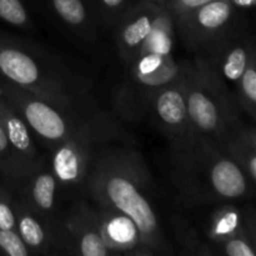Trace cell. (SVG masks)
Here are the masks:
<instances>
[{
    "label": "cell",
    "mask_w": 256,
    "mask_h": 256,
    "mask_svg": "<svg viewBox=\"0 0 256 256\" xmlns=\"http://www.w3.org/2000/svg\"><path fill=\"white\" fill-rule=\"evenodd\" d=\"M94 205L115 210L135 222L149 255H175L158 212L152 174L129 142L102 146L90 162L82 189Z\"/></svg>",
    "instance_id": "6da1fadb"
},
{
    "label": "cell",
    "mask_w": 256,
    "mask_h": 256,
    "mask_svg": "<svg viewBox=\"0 0 256 256\" xmlns=\"http://www.w3.org/2000/svg\"><path fill=\"white\" fill-rule=\"evenodd\" d=\"M215 254L225 256H255V244L246 235H238L212 246Z\"/></svg>",
    "instance_id": "cb8c5ba5"
},
{
    "label": "cell",
    "mask_w": 256,
    "mask_h": 256,
    "mask_svg": "<svg viewBox=\"0 0 256 256\" xmlns=\"http://www.w3.org/2000/svg\"><path fill=\"white\" fill-rule=\"evenodd\" d=\"M0 255L30 256V252L16 230L0 229Z\"/></svg>",
    "instance_id": "484cf974"
},
{
    "label": "cell",
    "mask_w": 256,
    "mask_h": 256,
    "mask_svg": "<svg viewBox=\"0 0 256 256\" xmlns=\"http://www.w3.org/2000/svg\"><path fill=\"white\" fill-rule=\"evenodd\" d=\"M0 20L25 32L34 30L32 20L22 0H0Z\"/></svg>",
    "instance_id": "603a6c76"
},
{
    "label": "cell",
    "mask_w": 256,
    "mask_h": 256,
    "mask_svg": "<svg viewBox=\"0 0 256 256\" xmlns=\"http://www.w3.org/2000/svg\"><path fill=\"white\" fill-rule=\"evenodd\" d=\"M0 125L4 129L25 178L42 155L25 120L2 96H0Z\"/></svg>",
    "instance_id": "9a60e30c"
},
{
    "label": "cell",
    "mask_w": 256,
    "mask_h": 256,
    "mask_svg": "<svg viewBox=\"0 0 256 256\" xmlns=\"http://www.w3.org/2000/svg\"><path fill=\"white\" fill-rule=\"evenodd\" d=\"M0 78L55 104L98 109L96 78L82 60L0 30Z\"/></svg>",
    "instance_id": "7a4b0ae2"
},
{
    "label": "cell",
    "mask_w": 256,
    "mask_h": 256,
    "mask_svg": "<svg viewBox=\"0 0 256 256\" xmlns=\"http://www.w3.org/2000/svg\"><path fill=\"white\" fill-rule=\"evenodd\" d=\"M2 96L22 115L32 134L52 152L96 110L65 106L0 78Z\"/></svg>",
    "instance_id": "8992f818"
},
{
    "label": "cell",
    "mask_w": 256,
    "mask_h": 256,
    "mask_svg": "<svg viewBox=\"0 0 256 256\" xmlns=\"http://www.w3.org/2000/svg\"><path fill=\"white\" fill-rule=\"evenodd\" d=\"M188 70L176 82L158 90L150 100L148 116L169 140L192 130L186 106Z\"/></svg>",
    "instance_id": "4fadbf2b"
},
{
    "label": "cell",
    "mask_w": 256,
    "mask_h": 256,
    "mask_svg": "<svg viewBox=\"0 0 256 256\" xmlns=\"http://www.w3.org/2000/svg\"><path fill=\"white\" fill-rule=\"evenodd\" d=\"M112 142H129V136L116 116L100 108L56 145L49 162L62 192L82 195L90 162L102 146Z\"/></svg>",
    "instance_id": "5b68a950"
},
{
    "label": "cell",
    "mask_w": 256,
    "mask_h": 256,
    "mask_svg": "<svg viewBox=\"0 0 256 256\" xmlns=\"http://www.w3.org/2000/svg\"><path fill=\"white\" fill-rule=\"evenodd\" d=\"M0 229L16 230L14 192L0 180Z\"/></svg>",
    "instance_id": "d4e9b609"
},
{
    "label": "cell",
    "mask_w": 256,
    "mask_h": 256,
    "mask_svg": "<svg viewBox=\"0 0 256 256\" xmlns=\"http://www.w3.org/2000/svg\"><path fill=\"white\" fill-rule=\"evenodd\" d=\"M150 2H158V4L164 5V2H165V0H150Z\"/></svg>",
    "instance_id": "f1b7e54d"
},
{
    "label": "cell",
    "mask_w": 256,
    "mask_h": 256,
    "mask_svg": "<svg viewBox=\"0 0 256 256\" xmlns=\"http://www.w3.org/2000/svg\"><path fill=\"white\" fill-rule=\"evenodd\" d=\"M230 2H232V4L234 5L238 12H242L252 9L255 6L256 0H230Z\"/></svg>",
    "instance_id": "83f0119b"
},
{
    "label": "cell",
    "mask_w": 256,
    "mask_h": 256,
    "mask_svg": "<svg viewBox=\"0 0 256 256\" xmlns=\"http://www.w3.org/2000/svg\"><path fill=\"white\" fill-rule=\"evenodd\" d=\"M255 52L254 38L248 32L246 25L239 20L204 55L209 58L212 66L228 86L232 85L235 89L246 68L250 55Z\"/></svg>",
    "instance_id": "8fae6325"
},
{
    "label": "cell",
    "mask_w": 256,
    "mask_h": 256,
    "mask_svg": "<svg viewBox=\"0 0 256 256\" xmlns=\"http://www.w3.org/2000/svg\"><path fill=\"white\" fill-rule=\"evenodd\" d=\"M210 2L214 0H165L164 8L172 14V19H175Z\"/></svg>",
    "instance_id": "4316f807"
},
{
    "label": "cell",
    "mask_w": 256,
    "mask_h": 256,
    "mask_svg": "<svg viewBox=\"0 0 256 256\" xmlns=\"http://www.w3.org/2000/svg\"><path fill=\"white\" fill-rule=\"evenodd\" d=\"M169 142L168 179L184 205H216L252 196L255 185L214 139L190 130Z\"/></svg>",
    "instance_id": "3957f363"
},
{
    "label": "cell",
    "mask_w": 256,
    "mask_h": 256,
    "mask_svg": "<svg viewBox=\"0 0 256 256\" xmlns=\"http://www.w3.org/2000/svg\"><path fill=\"white\" fill-rule=\"evenodd\" d=\"M45 18L68 39L92 58H99L104 35L89 0H35Z\"/></svg>",
    "instance_id": "9c48e42d"
},
{
    "label": "cell",
    "mask_w": 256,
    "mask_h": 256,
    "mask_svg": "<svg viewBox=\"0 0 256 256\" xmlns=\"http://www.w3.org/2000/svg\"><path fill=\"white\" fill-rule=\"evenodd\" d=\"M136 0H89L102 32L112 34L122 15Z\"/></svg>",
    "instance_id": "44dd1931"
},
{
    "label": "cell",
    "mask_w": 256,
    "mask_h": 256,
    "mask_svg": "<svg viewBox=\"0 0 256 256\" xmlns=\"http://www.w3.org/2000/svg\"><path fill=\"white\" fill-rule=\"evenodd\" d=\"M14 194L54 232L58 219L64 209L60 205L64 192L50 166L49 158L40 156Z\"/></svg>",
    "instance_id": "30bf717a"
},
{
    "label": "cell",
    "mask_w": 256,
    "mask_h": 256,
    "mask_svg": "<svg viewBox=\"0 0 256 256\" xmlns=\"http://www.w3.org/2000/svg\"><path fill=\"white\" fill-rule=\"evenodd\" d=\"M0 180L12 192L19 189L24 180L22 168L18 162L2 125H0Z\"/></svg>",
    "instance_id": "7402d4cb"
},
{
    "label": "cell",
    "mask_w": 256,
    "mask_h": 256,
    "mask_svg": "<svg viewBox=\"0 0 256 256\" xmlns=\"http://www.w3.org/2000/svg\"><path fill=\"white\" fill-rule=\"evenodd\" d=\"M95 208L99 216L102 242L109 250L110 256L149 255L146 249L142 246L136 225L130 218L115 210L105 209L96 205Z\"/></svg>",
    "instance_id": "5bb4252c"
},
{
    "label": "cell",
    "mask_w": 256,
    "mask_h": 256,
    "mask_svg": "<svg viewBox=\"0 0 256 256\" xmlns=\"http://www.w3.org/2000/svg\"><path fill=\"white\" fill-rule=\"evenodd\" d=\"M226 154L242 168V172L252 182L256 184V132L255 128L244 122L232 130L220 142Z\"/></svg>",
    "instance_id": "e0dca14e"
},
{
    "label": "cell",
    "mask_w": 256,
    "mask_h": 256,
    "mask_svg": "<svg viewBox=\"0 0 256 256\" xmlns=\"http://www.w3.org/2000/svg\"><path fill=\"white\" fill-rule=\"evenodd\" d=\"M54 254L110 256L102 242L95 205L79 195L62 209L52 232Z\"/></svg>",
    "instance_id": "52a82bcc"
},
{
    "label": "cell",
    "mask_w": 256,
    "mask_h": 256,
    "mask_svg": "<svg viewBox=\"0 0 256 256\" xmlns=\"http://www.w3.org/2000/svg\"><path fill=\"white\" fill-rule=\"evenodd\" d=\"M164 5L150 0H136L118 22L114 32L118 58L129 68L136 58L142 42L152 32Z\"/></svg>",
    "instance_id": "7c38bea8"
},
{
    "label": "cell",
    "mask_w": 256,
    "mask_h": 256,
    "mask_svg": "<svg viewBox=\"0 0 256 256\" xmlns=\"http://www.w3.org/2000/svg\"><path fill=\"white\" fill-rule=\"evenodd\" d=\"M174 239L179 250L176 254L194 255V256H212L215 255L214 249L208 240L200 236L196 228L180 212H175L169 219Z\"/></svg>",
    "instance_id": "d6986e66"
},
{
    "label": "cell",
    "mask_w": 256,
    "mask_h": 256,
    "mask_svg": "<svg viewBox=\"0 0 256 256\" xmlns=\"http://www.w3.org/2000/svg\"><path fill=\"white\" fill-rule=\"evenodd\" d=\"M239 16L230 0H214L175 18L174 26L188 49L204 54L239 22Z\"/></svg>",
    "instance_id": "ba28073f"
},
{
    "label": "cell",
    "mask_w": 256,
    "mask_h": 256,
    "mask_svg": "<svg viewBox=\"0 0 256 256\" xmlns=\"http://www.w3.org/2000/svg\"><path fill=\"white\" fill-rule=\"evenodd\" d=\"M232 92L239 109L254 120L256 115V52L250 55L246 68Z\"/></svg>",
    "instance_id": "ffe728a7"
},
{
    "label": "cell",
    "mask_w": 256,
    "mask_h": 256,
    "mask_svg": "<svg viewBox=\"0 0 256 256\" xmlns=\"http://www.w3.org/2000/svg\"><path fill=\"white\" fill-rule=\"evenodd\" d=\"M14 210L16 232L29 250L30 256L54 254V239L50 228L15 194Z\"/></svg>",
    "instance_id": "2e32d148"
},
{
    "label": "cell",
    "mask_w": 256,
    "mask_h": 256,
    "mask_svg": "<svg viewBox=\"0 0 256 256\" xmlns=\"http://www.w3.org/2000/svg\"><path fill=\"white\" fill-rule=\"evenodd\" d=\"M186 106L192 132L224 142L242 122L232 90L209 58L196 54L186 74Z\"/></svg>",
    "instance_id": "277c9868"
},
{
    "label": "cell",
    "mask_w": 256,
    "mask_h": 256,
    "mask_svg": "<svg viewBox=\"0 0 256 256\" xmlns=\"http://www.w3.org/2000/svg\"><path fill=\"white\" fill-rule=\"evenodd\" d=\"M216 206L210 214L206 226V240L212 246L238 235L248 236L244 229V210L232 202H220Z\"/></svg>",
    "instance_id": "ac0fdd59"
}]
</instances>
